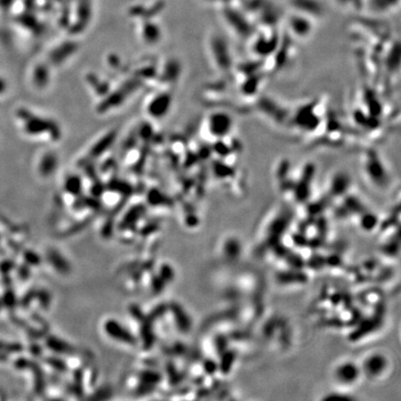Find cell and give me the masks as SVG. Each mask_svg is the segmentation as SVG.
Returning <instances> with one entry per match:
<instances>
[{
  "label": "cell",
  "instance_id": "3957f363",
  "mask_svg": "<svg viewBox=\"0 0 401 401\" xmlns=\"http://www.w3.org/2000/svg\"><path fill=\"white\" fill-rule=\"evenodd\" d=\"M386 367V360L380 355H373L369 357L365 364V369L369 374L378 375Z\"/></svg>",
  "mask_w": 401,
  "mask_h": 401
},
{
  "label": "cell",
  "instance_id": "6da1fadb",
  "mask_svg": "<svg viewBox=\"0 0 401 401\" xmlns=\"http://www.w3.org/2000/svg\"><path fill=\"white\" fill-rule=\"evenodd\" d=\"M212 119V127L213 131L216 135H226L232 127L231 119L225 114H215Z\"/></svg>",
  "mask_w": 401,
  "mask_h": 401
},
{
  "label": "cell",
  "instance_id": "277c9868",
  "mask_svg": "<svg viewBox=\"0 0 401 401\" xmlns=\"http://www.w3.org/2000/svg\"><path fill=\"white\" fill-rule=\"evenodd\" d=\"M3 88V85H2V83H1V81H0V91H1V89Z\"/></svg>",
  "mask_w": 401,
  "mask_h": 401
},
{
  "label": "cell",
  "instance_id": "7a4b0ae2",
  "mask_svg": "<svg viewBox=\"0 0 401 401\" xmlns=\"http://www.w3.org/2000/svg\"><path fill=\"white\" fill-rule=\"evenodd\" d=\"M358 375L357 367L353 363H344L337 369V376L340 381L351 383Z\"/></svg>",
  "mask_w": 401,
  "mask_h": 401
}]
</instances>
